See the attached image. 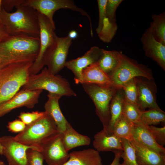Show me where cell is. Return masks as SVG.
I'll list each match as a JSON object with an SVG mask.
<instances>
[{
  "label": "cell",
  "instance_id": "cell-1",
  "mask_svg": "<svg viewBox=\"0 0 165 165\" xmlns=\"http://www.w3.org/2000/svg\"><path fill=\"white\" fill-rule=\"evenodd\" d=\"M39 47V37L23 34L6 36L0 42V68L17 62H33Z\"/></svg>",
  "mask_w": 165,
  "mask_h": 165
},
{
  "label": "cell",
  "instance_id": "cell-2",
  "mask_svg": "<svg viewBox=\"0 0 165 165\" xmlns=\"http://www.w3.org/2000/svg\"><path fill=\"white\" fill-rule=\"evenodd\" d=\"M10 13L2 7L0 12V24L8 35L23 34L39 37V27L37 12L32 8L20 5Z\"/></svg>",
  "mask_w": 165,
  "mask_h": 165
},
{
  "label": "cell",
  "instance_id": "cell-3",
  "mask_svg": "<svg viewBox=\"0 0 165 165\" xmlns=\"http://www.w3.org/2000/svg\"><path fill=\"white\" fill-rule=\"evenodd\" d=\"M33 63L17 62L0 68V105L13 97L25 84Z\"/></svg>",
  "mask_w": 165,
  "mask_h": 165
},
{
  "label": "cell",
  "instance_id": "cell-4",
  "mask_svg": "<svg viewBox=\"0 0 165 165\" xmlns=\"http://www.w3.org/2000/svg\"><path fill=\"white\" fill-rule=\"evenodd\" d=\"M22 90H46L61 97L76 96V94L72 88L69 82L62 76L51 73L47 67L40 73L29 75Z\"/></svg>",
  "mask_w": 165,
  "mask_h": 165
},
{
  "label": "cell",
  "instance_id": "cell-5",
  "mask_svg": "<svg viewBox=\"0 0 165 165\" xmlns=\"http://www.w3.org/2000/svg\"><path fill=\"white\" fill-rule=\"evenodd\" d=\"M58 133L54 122L46 113L36 121L26 125L24 129L14 138L25 145L40 147L46 140Z\"/></svg>",
  "mask_w": 165,
  "mask_h": 165
},
{
  "label": "cell",
  "instance_id": "cell-6",
  "mask_svg": "<svg viewBox=\"0 0 165 165\" xmlns=\"http://www.w3.org/2000/svg\"><path fill=\"white\" fill-rule=\"evenodd\" d=\"M137 77L154 79L150 68L128 57L121 52L119 64L109 77L112 85L117 89L121 88L127 82Z\"/></svg>",
  "mask_w": 165,
  "mask_h": 165
},
{
  "label": "cell",
  "instance_id": "cell-7",
  "mask_svg": "<svg viewBox=\"0 0 165 165\" xmlns=\"http://www.w3.org/2000/svg\"><path fill=\"white\" fill-rule=\"evenodd\" d=\"M84 90L94 102L96 113L107 129L110 120L109 106L117 88L113 85L102 86L95 84H82Z\"/></svg>",
  "mask_w": 165,
  "mask_h": 165
},
{
  "label": "cell",
  "instance_id": "cell-8",
  "mask_svg": "<svg viewBox=\"0 0 165 165\" xmlns=\"http://www.w3.org/2000/svg\"><path fill=\"white\" fill-rule=\"evenodd\" d=\"M37 13L39 27L40 47L38 56L30 68V75L37 74L42 69L45 54L53 44L57 36L55 32V28L47 18L37 12Z\"/></svg>",
  "mask_w": 165,
  "mask_h": 165
},
{
  "label": "cell",
  "instance_id": "cell-9",
  "mask_svg": "<svg viewBox=\"0 0 165 165\" xmlns=\"http://www.w3.org/2000/svg\"><path fill=\"white\" fill-rule=\"evenodd\" d=\"M22 6L29 7L46 16L56 28L53 20L54 13L61 9H68L86 16L91 22L90 15L83 9L77 6L71 0H24Z\"/></svg>",
  "mask_w": 165,
  "mask_h": 165
},
{
  "label": "cell",
  "instance_id": "cell-10",
  "mask_svg": "<svg viewBox=\"0 0 165 165\" xmlns=\"http://www.w3.org/2000/svg\"><path fill=\"white\" fill-rule=\"evenodd\" d=\"M72 39L68 35L60 37L57 36L53 44L44 56L43 64L53 75L57 74L65 67Z\"/></svg>",
  "mask_w": 165,
  "mask_h": 165
},
{
  "label": "cell",
  "instance_id": "cell-11",
  "mask_svg": "<svg viewBox=\"0 0 165 165\" xmlns=\"http://www.w3.org/2000/svg\"><path fill=\"white\" fill-rule=\"evenodd\" d=\"M30 149L41 150V147L25 145L13 136L0 137V155L6 157L9 165H29L27 152Z\"/></svg>",
  "mask_w": 165,
  "mask_h": 165
},
{
  "label": "cell",
  "instance_id": "cell-12",
  "mask_svg": "<svg viewBox=\"0 0 165 165\" xmlns=\"http://www.w3.org/2000/svg\"><path fill=\"white\" fill-rule=\"evenodd\" d=\"M40 147V152L48 165H63L69 159V153L64 146L61 133L50 137Z\"/></svg>",
  "mask_w": 165,
  "mask_h": 165
},
{
  "label": "cell",
  "instance_id": "cell-13",
  "mask_svg": "<svg viewBox=\"0 0 165 165\" xmlns=\"http://www.w3.org/2000/svg\"><path fill=\"white\" fill-rule=\"evenodd\" d=\"M138 90L137 105L141 111L149 109H161L156 101L157 87L154 79L136 77Z\"/></svg>",
  "mask_w": 165,
  "mask_h": 165
},
{
  "label": "cell",
  "instance_id": "cell-14",
  "mask_svg": "<svg viewBox=\"0 0 165 165\" xmlns=\"http://www.w3.org/2000/svg\"><path fill=\"white\" fill-rule=\"evenodd\" d=\"M43 90H21L11 99L0 105V117L15 108L25 106L33 108L38 101Z\"/></svg>",
  "mask_w": 165,
  "mask_h": 165
},
{
  "label": "cell",
  "instance_id": "cell-15",
  "mask_svg": "<svg viewBox=\"0 0 165 165\" xmlns=\"http://www.w3.org/2000/svg\"><path fill=\"white\" fill-rule=\"evenodd\" d=\"M104 50L97 46H94L82 56L66 61L65 67L73 74L75 83H81L82 70L91 64L97 63Z\"/></svg>",
  "mask_w": 165,
  "mask_h": 165
},
{
  "label": "cell",
  "instance_id": "cell-16",
  "mask_svg": "<svg viewBox=\"0 0 165 165\" xmlns=\"http://www.w3.org/2000/svg\"><path fill=\"white\" fill-rule=\"evenodd\" d=\"M141 41L146 57L156 62L165 70V45L157 41L148 28L142 34Z\"/></svg>",
  "mask_w": 165,
  "mask_h": 165
},
{
  "label": "cell",
  "instance_id": "cell-17",
  "mask_svg": "<svg viewBox=\"0 0 165 165\" xmlns=\"http://www.w3.org/2000/svg\"><path fill=\"white\" fill-rule=\"evenodd\" d=\"M93 145L99 152L123 150L121 138L103 128L94 136Z\"/></svg>",
  "mask_w": 165,
  "mask_h": 165
},
{
  "label": "cell",
  "instance_id": "cell-18",
  "mask_svg": "<svg viewBox=\"0 0 165 165\" xmlns=\"http://www.w3.org/2000/svg\"><path fill=\"white\" fill-rule=\"evenodd\" d=\"M130 141L135 149L139 165H165V155L145 147L133 138Z\"/></svg>",
  "mask_w": 165,
  "mask_h": 165
},
{
  "label": "cell",
  "instance_id": "cell-19",
  "mask_svg": "<svg viewBox=\"0 0 165 165\" xmlns=\"http://www.w3.org/2000/svg\"><path fill=\"white\" fill-rule=\"evenodd\" d=\"M48 99L45 104V112L52 118L56 124L58 133H63L65 130L68 122L62 113L59 105L61 95L49 93Z\"/></svg>",
  "mask_w": 165,
  "mask_h": 165
},
{
  "label": "cell",
  "instance_id": "cell-20",
  "mask_svg": "<svg viewBox=\"0 0 165 165\" xmlns=\"http://www.w3.org/2000/svg\"><path fill=\"white\" fill-rule=\"evenodd\" d=\"M132 134L133 138L144 146L161 154H165V148L156 142L148 126L140 123H134Z\"/></svg>",
  "mask_w": 165,
  "mask_h": 165
},
{
  "label": "cell",
  "instance_id": "cell-21",
  "mask_svg": "<svg viewBox=\"0 0 165 165\" xmlns=\"http://www.w3.org/2000/svg\"><path fill=\"white\" fill-rule=\"evenodd\" d=\"M63 165H103V163L99 152L90 148L71 152L69 159Z\"/></svg>",
  "mask_w": 165,
  "mask_h": 165
},
{
  "label": "cell",
  "instance_id": "cell-22",
  "mask_svg": "<svg viewBox=\"0 0 165 165\" xmlns=\"http://www.w3.org/2000/svg\"><path fill=\"white\" fill-rule=\"evenodd\" d=\"M83 83L102 86L112 85L109 77L101 69L97 63L91 64L82 70L81 84Z\"/></svg>",
  "mask_w": 165,
  "mask_h": 165
},
{
  "label": "cell",
  "instance_id": "cell-23",
  "mask_svg": "<svg viewBox=\"0 0 165 165\" xmlns=\"http://www.w3.org/2000/svg\"><path fill=\"white\" fill-rule=\"evenodd\" d=\"M61 134L63 145L68 152L74 148L90 144V138L87 136L79 133L69 122L64 131Z\"/></svg>",
  "mask_w": 165,
  "mask_h": 165
},
{
  "label": "cell",
  "instance_id": "cell-24",
  "mask_svg": "<svg viewBox=\"0 0 165 165\" xmlns=\"http://www.w3.org/2000/svg\"><path fill=\"white\" fill-rule=\"evenodd\" d=\"M124 100L125 97L122 89H117L109 106L110 120L106 130L110 132L113 133L115 124L123 115Z\"/></svg>",
  "mask_w": 165,
  "mask_h": 165
},
{
  "label": "cell",
  "instance_id": "cell-25",
  "mask_svg": "<svg viewBox=\"0 0 165 165\" xmlns=\"http://www.w3.org/2000/svg\"><path fill=\"white\" fill-rule=\"evenodd\" d=\"M121 52L104 50L101 57L97 63L101 69L109 77L119 64Z\"/></svg>",
  "mask_w": 165,
  "mask_h": 165
},
{
  "label": "cell",
  "instance_id": "cell-26",
  "mask_svg": "<svg viewBox=\"0 0 165 165\" xmlns=\"http://www.w3.org/2000/svg\"><path fill=\"white\" fill-rule=\"evenodd\" d=\"M152 21L148 28L154 38L165 45V13L152 14Z\"/></svg>",
  "mask_w": 165,
  "mask_h": 165
},
{
  "label": "cell",
  "instance_id": "cell-27",
  "mask_svg": "<svg viewBox=\"0 0 165 165\" xmlns=\"http://www.w3.org/2000/svg\"><path fill=\"white\" fill-rule=\"evenodd\" d=\"M165 122V112L162 109H149L141 111L139 122L147 125H156Z\"/></svg>",
  "mask_w": 165,
  "mask_h": 165
},
{
  "label": "cell",
  "instance_id": "cell-28",
  "mask_svg": "<svg viewBox=\"0 0 165 165\" xmlns=\"http://www.w3.org/2000/svg\"><path fill=\"white\" fill-rule=\"evenodd\" d=\"M134 123L123 115L115 124L113 133L120 138L130 141L133 138L132 132Z\"/></svg>",
  "mask_w": 165,
  "mask_h": 165
},
{
  "label": "cell",
  "instance_id": "cell-29",
  "mask_svg": "<svg viewBox=\"0 0 165 165\" xmlns=\"http://www.w3.org/2000/svg\"><path fill=\"white\" fill-rule=\"evenodd\" d=\"M121 140L123 148L121 158L123 162L119 165H139L137 160L135 149L130 142L125 139Z\"/></svg>",
  "mask_w": 165,
  "mask_h": 165
},
{
  "label": "cell",
  "instance_id": "cell-30",
  "mask_svg": "<svg viewBox=\"0 0 165 165\" xmlns=\"http://www.w3.org/2000/svg\"><path fill=\"white\" fill-rule=\"evenodd\" d=\"M118 29V26L116 22L111 21L106 17L103 20V27L97 35L103 42L109 43L115 35Z\"/></svg>",
  "mask_w": 165,
  "mask_h": 165
},
{
  "label": "cell",
  "instance_id": "cell-31",
  "mask_svg": "<svg viewBox=\"0 0 165 165\" xmlns=\"http://www.w3.org/2000/svg\"><path fill=\"white\" fill-rule=\"evenodd\" d=\"M121 88L123 91L125 100L128 102L137 105L138 90L136 78L127 82Z\"/></svg>",
  "mask_w": 165,
  "mask_h": 165
},
{
  "label": "cell",
  "instance_id": "cell-32",
  "mask_svg": "<svg viewBox=\"0 0 165 165\" xmlns=\"http://www.w3.org/2000/svg\"><path fill=\"white\" fill-rule=\"evenodd\" d=\"M141 112L137 105L128 102L125 100L123 115L130 122L134 123L139 122Z\"/></svg>",
  "mask_w": 165,
  "mask_h": 165
},
{
  "label": "cell",
  "instance_id": "cell-33",
  "mask_svg": "<svg viewBox=\"0 0 165 165\" xmlns=\"http://www.w3.org/2000/svg\"><path fill=\"white\" fill-rule=\"evenodd\" d=\"M46 114L45 111H35L30 112H22L18 117L26 125H28L36 121Z\"/></svg>",
  "mask_w": 165,
  "mask_h": 165
},
{
  "label": "cell",
  "instance_id": "cell-34",
  "mask_svg": "<svg viewBox=\"0 0 165 165\" xmlns=\"http://www.w3.org/2000/svg\"><path fill=\"white\" fill-rule=\"evenodd\" d=\"M123 0H107L106 6L107 17L112 22H116V12Z\"/></svg>",
  "mask_w": 165,
  "mask_h": 165
},
{
  "label": "cell",
  "instance_id": "cell-35",
  "mask_svg": "<svg viewBox=\"0 0 165 165\" xmlns=\"http://www.w3.org/2000/svg\"><path fill=\"white\" fill-rule=\"evenodd\" d=\"M149 129L157 143L164 147L165 145V126L158 127L154 126H148Z\"/></svg>",
  "mask_w": 165,
  "mask_h": 165
},
{
  "label": "cell",
  "instance_id": "cell-36",
  "mask_svg": "<svg viewBox=\"0 0 165 165\" xmlns=\"http://www.w3.org/2000/svg\"><path fill=\"white\" fill-rule=\"evenodd\" d=\"M27 154L29 165H43L44 159L40 152L30 149L28 150Z\"/></svg>",
  "mask_w": 165,
  "mask_h": 165
},
{
  "label": "cell",
  "instance_id": "cell-37",
  "mask_svg": "<svg viewBox=\"0 0 165 165\" xmlns=\"http://www.w3.org/2000/svg\"><path fill=\"white\" fill-rule=\"evenodd\" d=\"M107 0H97V2L99 11V20L98 26L96 29L97 34L101 30L103 26V20L107 17L106 6Z\"/></svg>",
  "mask_w": 165,
  "mask_h": 165
},
{
  "label": "cell",
  "instance_id": "cell-38",
  "mask_svg": "<svg viewBox=\"0 0 165 165\" xmlns=\"http://www.w3.org/2000/svg\"><path fill=\"white\" fill-rule=\"evenodd\" d=\"M26 126L20 119H16L9 122L7 127L10 132L19 133L24 129Z\"/></svg>",
  "mask_w": 165,
  "mask_h": 165
},
{
  "label": "cell",
  "instance_id": "cell-39",
  "mask_svg": "<svg viewBox=\"0 0 165 165\" xmlns=\"http://www.w3.org/2000/svg\"><path fill=\"white\" fill-rule=\"evenodd\" d=\"M24 0H2V6L6 11L12 10L14 7L21 5Z\"/></svg>",
  "mask_w": 165,
  "mask_h": 165
},
{
  "label": "cell",
  "instance_id": "cell-40",
  "mask_svg": "<svg viewBox=\"0 0 165 165\" xmlns=\"http://www.w3.org/2000/svg\"><path fill=\"white\" fill-rule=\"evenodd\" d=\"M123 151H116L113 152L115 154V157L110 165H119V161Z\"/></svg>",
  "mask_w": 165,
  "mask_h": 165
},
{
  "label": "cell",
  "instance_id": "cell-41",
  "mask_svg": "<svg viewBox=\"0 0 165 165\" xmlns=\"http://www.w3.org/2000/svg\"><path fill=\"white\" fill-rule=\"evenodd\" d=\"M78 36V34L76 31L75 30H72L69 33L68 36L72 40L75 39L77 38Z\"/></svg>",
  "mask_w": 165,
  "mask_h": 165
},
{
  "label": "cell",
  "instance_id": "cell-42",
  "mask_svg": "<svg viewBox=\"0 0 165 165\" xmlns=\"http://www.w3.org/2000/svg\"><path fill=\"white\" fill-rule=\"evenodd\" d=\"M8 35L5 32L0 24V42Z\"/></svg>",
  "mask_w": 165,
  "mask_h": 165
},
{
  "label": "cell",
  "instance_id": "cell-43",
  "mask_svg": "<svg viewBox=\"0 0 165 165\" xmlns=\"http://www.w3.org/2000/svg\"><path fill=\"white\" fill-rule=\"evenodd\" d=\"M2 0H0V12L2 9Z\"/></svg>",
  "mask_w": 165,
  "mask_h": 165
},
{
  "label": "cell",
  "instance_id": "cell-44",
  "mask_svg": "<svg viewBox=\"0 0 165 165\" xmlns=\"http://www.w3.org/2000/svg\"><path fill=\"white\" fill-rule=\"evenodd\" d=\"M0 165H6L3 161L0 160Z\"/></svg>",
  "mask_w": 165,
  "mask_h": 165
},
{
  "label": "cell",
  "instance_id": "cell-45",
  "mask_svg": "<svg viewBox=\"0 0 165 165\" xmlns=\"http://www.w3.org/2000/svg\"></svg>",
  "mask_w": 165,
  "mask_h": 165
}]
</instances>
